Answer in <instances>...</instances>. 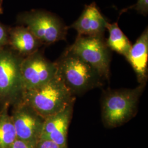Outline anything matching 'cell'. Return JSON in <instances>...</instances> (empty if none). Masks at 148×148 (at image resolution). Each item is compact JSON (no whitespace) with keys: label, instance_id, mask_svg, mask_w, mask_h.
I'll return each instance as SVG.
<instances>
[{"label":"cell","instance_id":"obj_1","mask_svg":"<svg viewBox=\"0 0 148 148\" xmlns=\"http://www.w3.org/2000/svg\"><path fill=\"white\" fill-rule=\"evenodd\" d=\"M21 101L46 119L63 110L75 101V98L57 73L46 84L24 92Z\"/></svg>","mask_w":148,"mask_h":148},{"label":"cell","instance_id":"obj_2","mask_svg":"<svg viewBox=\"0 0 148 148\" xmlns=\"http://www.w3.org/2000/svg\"><path fill=\"white\" fill-rule=\"evenodd\" d=\"M145 85L142 84L134 89L114 90L106 95L101 105V116L106 126L118 127L132 118Z\"/></svg>","mask_w":148,"mask_h":148},{"label":"cell","instance_id":"obj_3","mask_svg":"<svg viewBox=\"0 0 148 148\" xmlns=\"http://www.w3.org/2000/svg\"><path fill=\"white\" fill-rule=\"evenodd\" d=\"M57 74L74 95L99 84L101 76L88 64L68 50L57 62Z\"/></svg>","mask_w":148,"mask_h":148},{"label":"cell","instance_id":"obj_4","mask_svg":"<svg viewBox=\"0 0 148 148\" xmlns=\"http://www.w3.org/2000/svg\"><path fill=\"white\" fill-rule=\"evenodd\" d=\"M23 58L11 48H0V101L4 104H15L21 100Z\"/></svg>","mask_w":148,"mask_h":148},{"label":"cell","instance_id":"obj_5","mask_svg":"<svg viewBox=\"0 0 148 148\" xmlns=\"http://www.w3.org/2000/svg\"><path fill=\"white\" fill-rule=\"evenodd\" d=\"M17 21L27 27L42 45L66 39L68 28L49 12L40 10L24 12L18 16Z\"/></svg>","mask_w":148,"mask_h":148},{"label":"cell","instance_id":"obj_6","mask_svg":"<svg viewBox=\"0 0 148 148\" xmlns=\"http://www.w3.org/2000/svg\"><path fill=\"white\" fill-rule=\"evenodd\" d=\"M67 50L88 64L101 78L108 79L110 57L103 37L79 36Z\"/></svg>","mask_w":148,"mask_h":148},{"label":"cell","instance_id":"obj_7","mask_svg":"<svg viewBox=\"0 0 148 148\" xmlns=\"http://www.w3.org/2000/svg\"><path fill=\"white\" fill-rule=\"evenodd\" d=\"M21 69L23 93L46 84L57 73L56 63L46 58L39 50L23 58Z\"/></svg>","mask_w":148,"mask_h":148},{"label":"cell","instance_id":"obj_8","mask_svg":"<svg viewBox=\"0 0 148 148\" xmlns=\"http://www.w3.org/2000/svg\"><path fill=\"white\" fill-rule=\"evenodd\" d=\"M11 117L17 139L35 146L41 136L45 119L22 101L14 104Z\"/></svg>","mask_w":148,"mask_h":148},{"label":"cell","instance_id":"obj_9","mask_svg":"<svg viewBox=\"0 0 148 148\" xmlns=\"http://www.w3.org/2000/svg\"><path fill=\"white\" fill-rule=\"evenodd\" d=\"M74 103L45 119L40 139L50 140L62 148H66L68 131L72 118Z\"/></svg>","mask_w":148,"mask_h":148},{"label":"cell","instance_id":"obj_10","mask_svg":"<svg viewBox=\"0 0 148 148\" xmlns=\"http://www.w3.org/2000/svg\"><path fill=\"white\" fill-rule=\"evenodd\" d=\"M108 23L94 2L86 5L79 18L68 28L75 29L77 37H103Z\"/></svg>","mask_w":148,"mask_h":148},{"label":"cell","instance_id":"obj_11","mask_svg":"<svg viewBox=\"0 0 148 148\" xmlns=\"http://www.w3.org/2000/svg\"><path fill=\"white\" fill-rule=\"evenodd\" d=\"M125 58L137 74L138 79L140 84H145L148 72V27L143 32L134 44L132 45Z\"/></svg>","mask_w":148,"mask_h":148},{"label":"cell","instance_id":"obj_12","mask_svg":"<svg viewBox=\"0 0 148 148\" xmlns=\"http://www.w3.org/2000/svg\"><path fill=\"white\" fill-rule=\"evenodd\" d=\"M42 44L24 25L10 27L8 46L25 57L36 52Z\"/></svg>","mask_w":148,"mask_h":148},{"label":"cell","instance_id":"obj_13","mask_svg":"<svg viewBox=\"0 0 148 148\" xmlns=\"http://www.w3.org/2000/svg\"><path fill=\"white\" fill-rule=\"evenodd\" d=\"M106 29L109 33V37L106 41L108 47L126 57L132 47V45L129 39L119 27L117 23L110 24L108 22Z\"/></svg>","mask_w":148,"mask_h":148},{"label":"cell","instance_id":"obj_14","mask_svg":"<svg viewBox=\"0 0 148 148\" xmlns=\"http://www.w3.org/2000/svg\"><path fill=\"white\" fill-rule=\"evenodd\" d=\"M9 106L5 104L0 110V148H10L17 139L12 117L8 114Z\"/></svg>","mask_w":148,"mask_h":148},{"label":"cell","instance_id":"obj_15","mask_svg":"<svg viewBox=\"0 0 148 148\" xmlns=\"http://www.w3.org/2000/svg\"><path fill=\"white\" fill-rule=\"evenodd\" d=\"M10 27L0 22V48L8 45Z\"/></svg>","mask_w":148,"mask_h":148},{"label":"cell","instance_id":"obj_16","mask_svg":"<svg viewBox=\"0 0 148 148\" xmlns=\"http://www.w3.org/2000/svg\"><path fill=\"white\" fill-rule=\"evenodd\" d=\"M129 8L134 9L143 16H147L148 13V0H138L136 5Z\"/></svg>","mask_w":148,"mask_h":148},{"label":"cell","instance_id":"obj_17","mask_svg":"<svg viewBox=\"0 0 148 148\" xmlns=\"http://www.w3.org/2000/svg\"><path fill=\"white\" fill-rule=\"evenodd\" d=\"M35 148H63L57 143L48 139H40L37 142Z\"/></svg>","mask_w":148,"mask_h":148},{"label":"cell","instance_id":"obj_18","mask_svg":"<svg viewBox=\"0 0 148 148\" xmlns=\"http://www.w3.org/2000/svg\"><path fill=\"white\" fill-rule=\"evenodd\" d=\"M10 148H35V146L30 143L16 139Z\"/></svg>","mask_w":148,"mask_h":148},{"label":"cell","instance_id":"obj_19","mask_svg":"<svg viewBox=\"0 0 148 148\" xmlns=\"http://www.w3.org/2000/svg\"><path fill=\"white\" fill-rule=\"evenodd\" d=\"M3 1V0H0V14L3 13V7H2Z\"/></svg>","mask_w":148,"mask_h":148}]
</instances>
